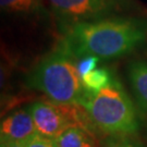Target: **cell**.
Masks as SVG:
<instances>
[{
	"instance_id": "cell-6",
	"label": "cell",
	"mask_w": 147,
	"mask_h": 147,
	"mask_svg": "<svg viewBox=\"0 0 147 147\" xmlns=\"http://www.w3.org/2000/svg\"><path fill=\"white\" fill-rule=\"evenodd\" d=\"M1 138L26 142L37 133L36 126L28 109L14 111L1 122Z\"/></svg>"
},
{
	"instance_id": "cell-13",
	"label": "cell",
	"mask_w": 147,
	"mask_h": 147,
	"mask_svg": "<svg viewBox=\"0 0 147 147\" xmlns=\"http://www.w3.org/2000/svg\"><path fill=\"white\" fill-rule=\"evenodd\" d=\"M26 147H58L55 140L49 137L42 136L39 133H36L34 136H32L30 140L25 142Z\"/></svg>"
},
{
	"instance_id": "cell-3",
	"label": "cell",
	"mask_w": 147,
	"mask_h": 147,
	"mask_svg": "<svg viewBox=\"0 0 147 147\" xmlns=\"http://www.w3.org/2000/svg\"><path fill=\"white\" fill-rule=\"evenodd\" d=\"M74 61L57 47L30 73L27 86L42 92L56 104L81 106L86 88Z\"/></svg>"
},
{
	"instance_id": "cell-14",
	"label": "cell",
	"mask_w": 147,
	"mask_h": 147,
	"mask_svg": "<svg viewBox=\"0 0 147 147\" xmlns=\"http://www.w3.org/2000/svg\"><path fill=\"white\" fill-rule=\"evenodd\" d=\"M0 147H26L25 142L13 141L9 138H1L0 137Z\"/></svg>"
},
{
	"instance_id": "cell-5",
	"label": "cell",
	"mask_w": 147,
	"mask_h": 147,
	"mask_svg": "<svg viewBox=\"0 0 147 147\" xmlns=\"http://www.w3.org/2000/svg\"><path fill=\"white\" fill-rule=\"evenodd\" d=\"M28 110L31 111L37 133L42 136L55 140L69 126L73 125L70 105L35 101Z\"/></svg>"
},
{
	"instance_id": "cell-10",
	"label": "cell",
	"mask_w": 147,
	"mask_h": 147,
	"mask_svg": "<svg viewBox=\"0 0 147 147\" xmlns=\"http://www.w3.org/2000/svg\"><path fill=\"white\" fill-rule=\"evenodd\" d=\"M1 7L19 13H36L42 8V0H0Z\"/></svg>"
},
{
	"instance_id": "cell-4",
	"label": "cell",
	"mask_w": 147,
	"mask_h": 147,
	"mask_svg": "<svg viewBox=\"0 0 147 147\" xmlns=\"http://www.w3.org/2000/svg\"><path fill=\"white\" fill-rule=\"evenodd\" d=\"M64 26L116 16L130 8L129 0H49Z\"/></svg>"
},
{
	"instance_id": "cell-1",
	"label": "cell",
	"mask_w": 147,
	"mask_h": 147,
	"mask_svg": "<svg viewBox=\"0 0 147 147\" xmlns=\"http://www.w3.org/2000/svg\"><path fill=\"white\" fill-rule=\"evenodd\" d=\"M147 42V19L111 16L64 26L57 47L75 60L87 56L111 60L126 56Z\"/></svg>"
},
{
	"instance_id": "cell-11",
	"label": "cell",
	"mask_w": 147,
	"mask_h": 147,
	"mask_svg": "<svg viewBox=\"0 0 147 147\" xmlns=\"http://www.w3.org/2000/svg\"><path fill=\"white\" fill-rule=\"evenodd\" d=\"M100 147H145L142 143L127 135H109L102 141Z\"/></svg>"
},
{
	"instance_id": "cell-2",
	"label": "cell",
	"mask_w": 147,
	"mask_h": 147,
	"mask_svg": "<svg viewBox=\"0 0 147 147\" xmlns=\"http://www.w3.org/2000/svg\"><path fill=\"white\" fill-rule=\"evenodd\" d=\"M81 106L94 127L108 135H130L141 127L136 109L116 78L98 92L86 89Z\"/></svg>"
},
{
	"instance_id": "cell-9",
	"label": "cell",
	"mask_w": 147,
	"mask_h": 147,
	"mask_svg": "<svg viewBox=\"0 0 147 147\" xmlns=\"http://www.w3.org/2000/svg\"><path fill=\"white\" fill-rule=\"evenodd\" d=\"M115 76L107 69H95L82 78L85 88L90 92H98L111 83Z\"/></svg>"
},
{
	"instance_id": "cell-12",
	"label": "cell",
	"mask_w": 147,
	"mask_h": 147,
	"mask_svg": "<svg viewBox=\"0 0 147 147\" xmlns=\"http://www.w3.org/2000/svg\"><path fill=\"white\" fill-rule=\"evenodd\" d=\"M99 61H100L99 58L93 57V56H87V57L79 59L76 65H78V70H79L80 75L83 78L84 75L88 74L89 72H92L93 70L96 69V67H97V64H98Z\"/></svg>"
},
{
	"instance_id": "cell-7",
	"label": "cell",
	"mask_w": 147,
	"mask_h": 147,
	"mask_svg": "<svg viewBox=\"0 0 147 147\" xmlns=\"http://www.w3.org/2000/svg\"><path fill=\"white\" fill-rule=\"evenodd\" d=\"M129 79L137 104L147 111V60H136L130 64Z\"/></svg>"
},
{
	"instance_id": "cell-8",
	"label": "cell",
	"mask_w": 147,
	"mask_h": 147,
	"mask_svg": "<svg viewBox=\"0 0 147 147\" xmlns=\"http://www.w3.org/2000/svg\"><path fill=\"white\" fill-rule=\"evenodd\" d=\"M55 142L58 147H96L92 131L78 125L69 126Z\"/></svg>"
}]
</instances>
